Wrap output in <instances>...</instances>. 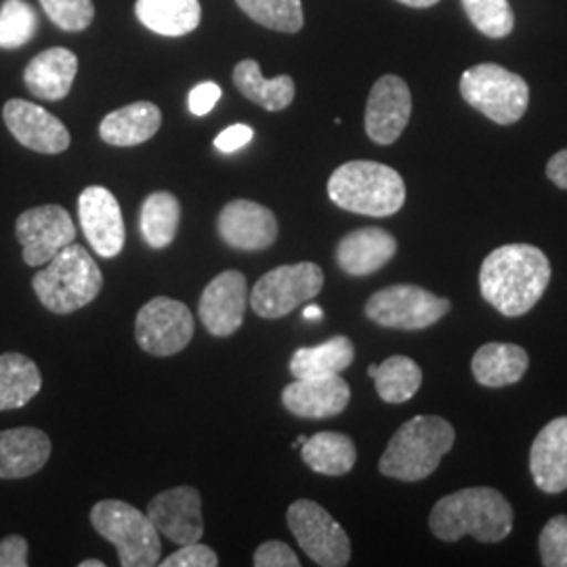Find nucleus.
Masks as SVG:
<instances>
[{
    "mask_svg": "<svg viewBox=\"0 0 567 567\" xmlns=\"http://www.w3.org/2000/svg\"><path fill=\"white\" fill-rule=\"evenodd\" d=\"M529 473L534 484L547 494L567 489V416L550 421L536 435L529 450Z\"/></svg>",
    "mask_w": 567,
    "mask_h": 567,
    "instance_id": "obj_21",
    "label": "nucleus"
},
{
    "mask_svg": "<svg viewBox=\"0 0 567 567\" xmlns=\"http://www.w3.org/2000/svg\"><path fill=\"white\" fill-rule=\"evenodd\" d=\"M351 400V389L339 374L322 379H295L284 386L282 404L290 414L309 421L332 419L344 412Z\"/></svg>",
    "mask_w": 567,
    "mask_h": 567,
    "instance_id": "obj_19",
    "label": "nucleus"
},
{
    "mask_svg": "<svg viewBox=\"0 0 567 567\" xmlns=\"http://www.w3.org/2000/svg\"><path fill=\"white\" fill-rule=\"evenodd\" d=\"M412 116V95L404 79L386 74L374 82L365 103V135L377 145H391Z\"/></svg>",
    "mask_w": 567,
    "mask_h": 567,
    "instance_id": "obj_13",
    "label": "nucleus"
},
{
    "mask_svg": "<svg viewBox=\"0 0 567 567\" xmlns=\"http://www.w3.org/2000/svg\"><path fill=\"white\" fill-rule=\"evenodd\" d=\"M452 303L414 284L386 286L365 303V318L395 330H425L450 313Z\"/></svg>",
    "mask_w": 567,
    "mask_h": 567,
    "instance_id": "obj_9",
    "label": "nucleus"
},
{
    "mask_svg": "<svg viewBox=\"0 0 567 567\" xmlns=\"http://www.w3.org/2000/svg\"><path fill=\"white\" fill-rule=\"evenodd\" d=\"M379 398L386 404H405L423 385V370L405 355H391L374 374Z\"/></svg>",
    "mask_w": 567,
    "mask_h": 567,
    "instance_id": "obj_32",
    "label": "nucleus"
},
{
    "mask_svg": "<svg viewBox=\"0 0 567 567\" xmlns=\"http://www.w3.org/2000/svg\"><path fill=\"white\" fill-rule=\"evenodd\" d=\"M547 177L555 183L559 189H567V147L550 156L547 164Z\"/></svg>",
    "mask_w": 567,
    "mask_h": 567,
    "instance_id": "obj_43",
    "label": "nucleus"
},
{
    "mask_svg": "<svg viewBox=\"0 0 567 567\" xmlns=\"http://www.w3.org/2000/svg\"><path fill=\"white\" fill-rule=\"evenodd\" d=\"M163 124V112L152 102H135L110 112L100 124V137L116 147L150 142Z\"/></svg>",
    "mask_w": 567,
    "mask_h": 567,
    "instance_id": "obj_24",
    "label": "nucleus"
},
{
    "mask_svg": "<svg viewBox=\"0 0 567 567\" xmlns=\"http://www.w3.org/2000/svg\"><path fill=\"white\" fill-rule=\"evenodd\" d=\"M463 7L466 18L487 39H505L515 28L508 0H463Z\"/></svg>",
    "mask_w": 567,
    "mask_h": 567,
    "instance_id": "obj_35",
    "label": "nucleus"
},
{
    "mask_svg": "<svg viewBox=\"0 0 567 567\" xmlns=\"http://www.w3.org/2000/svg\"><path fill=\"white\" fill-rule=\"evenodd\" d=\"M0 567H28V543L23 536H7L0 540Z\"/></svg>",
    "mask_w": 567,
    "mask_h": 567,
    "instance_id": "obj_41",
    "label": "nucleus"
},
{
    "mask_svg": "<svg viewBox=\"0 0 567 567\" xmlns=\"http://www.w3.org/2000/svg\"><path fill=\"white\" fill-rule=\"evenodd\" d=\"M303 318L305 320H322L324 311L318 305H309V307H305Z\"/></svg>",
    "mask_w": 567,
    "mask_h": 567,
    "instance_id": "obj_44",
    "label": "nucleus"
},
{
    "mask_svg": "<svg viewBox=\"0 0 567 567\" xmlns=\"http://www.w3.org/2000/svg\"><path fill=\"white\" fill-rule=\"evenodd\" d=\"M102 286V269L81 244L65 246L32 278L42 307L60 316L93 303Z\"/></svg>",
    "mask_w": 567,
    "mask_h": 567,
    "instance_id": "obj_5",
    "label": "nucleus"
},
{
    "mask_svg": "<svg viewBox=\"0 0 567 567\" xmlns=\"http://www.w3.org/2000/svg\"><path fill=\"white\" fill-rule=\"evenodd\" d=\"M398 252V240L383 227H360L337 246V264L347 276H370L383 269Z\"/></svg>",
    "mask_w": 567,
    "mask_h": 567,
    "instance_id": "obj_20",
    "label": "nucleus"
},
{
    "mask_svg": "<svg viewBox=\"0 0 567 567\" xmlns=\"http://www.w3.org/2000/svg\"><path fill=\"white\" fill-rule=\"evenodd\" d=\"M41 389V370L30 358L16 351L0 355V412L30 404Z\"/></svg>",
    "mask_w": 567,
    "mask_h": 567,
    "instance_id": "obj_30",
    "label": "nucleus"
},
{
    "mask_svg": "<svg viewBox=\"0 0 567 567\" xmlns=\"http://www.w3.org/2000/svg\"><path fill=\"white\" fill-rule=\"evenodd\" d=\"M328 196L343 210L381 219L402 210L405 183L402 175L386 164L353 161L330 175Z\"/></svg>",
    "mask_w": 567,
    "mask_h": 567,
    "instance_id": "obj_4",
    "label": "nucleus"
},
{
    "mask_svg": "<svg viewBox=\"0 0 567 567\" xmlns=\"http://www.w3.org/2000/svg\"><path fill=\"white\" fill-rule=\"evenodd\" d=\"M454 426L442 416H414L395 431L379 471L400 482H423L454 446Z\"/></svg>",
    "mask_w": 567,
    "mask_h": 567,
    "instance_id": "obj_3",
    "label": "nucleus"
},
{
    "mask_svg": "<svg viewBox=\"0 0 567 567\" xmlns=\"http://www.w3.org/2000/svg\"><path fill=\"white\" fill-rule=\"evenodd\" d=\"M244 13L269 30L295 34L303 28L301 0H236Z\"/></svg>",
    "mask_w": 567,
    "mask_h": 567,
    "instance_id": "obj_33",
    "label": "nucleus"
},
{
    "mask_svg": "<svg viewBox=\"0 0 567 567\" xmlns=\"http://www.w3.org/2000/svg\"><path fill=\"white\" fill-rule=\"evenodd\" d=\"M252 137H255V131L248 124H234L217 135L215 147L224 154H234V152L243 150L244 145H248Z\"/></svg>",
    "mask_w": 567,
    "mask_h": 567,
    "instance_id": "obj_42",
    "label": "nucleus"
},
{
    "mask_svg": "<svg viewBox=\"0 0 567 567\" xmlns=\"http://www.w3.org/2000/svg\"><path fill=\"white\" fill-rule=\"evenodd\" d=\"M513 507L494 487H465L437 501L429 527L442 543L473 536L477 543H501L513 529Z\"/></svg>",
    "mask_w": 567,
    "mask_h": 567,
    "instance_id": "obj_2",
    "label": "nucleus"
},
{
    "mask_svg": "<svg viewBox=\"0 0 567 567\" xmlns=\"http://www.w3.org/2000/svg\"><path fill=\"white\" fill-rule=\"evenodd\" d=\"M234 82L246 100L261 105L267 112H282L295 102V81L286 74L267 81L261 74V65L255 60H244L236 65Z\"/></svg>",
    "mask_w": 567,
    "mask_h": 567,
    "instance_id": "obj_29",
    "label": "nucleus"
},
{
    "mask_svg": "<svg viewBox=\"0 0 567 567\" xmlns=\"http://www.w3.org/2000/svg\"><path fill=\"white\" fill-rule=\"evenodd\" d=\"M529 358L524 347L515 343H487L473 355L471 370L475 381L487 389L515 385L524 379Z\"/></svg>",
    "mask_w": 567,
    "mask_h": 567,
    "instance_id": "obj_25",
    "label": "nucleus"
},
{
    "mask_svg": "<svg viewBox=\"0 0 567 567\" xmlns=\"http://www.w3.org/2000/svg\"><path fill=\"white\" fill-rule=\"evenodd\" d=\"M221 100V86L215 82H200L189 93V112L194 116H206Z\"/></svg>",
    "mask_w": 567,
    "mask_h": 567,
    "instance_id": "obj_40",
    "label": "nucleus"
},
{
    "mask_svg": "<svg viewBox=\"0 0 567 567\" xmlns=\"http://www.w3.org/2000/svg\"><path fill=\"white\" fill-rule=\"evenodd\" d=\"M91 524L100 536L116 547L122 567L161 564V532L147 513L122 501H102L91 508Z\"/></svg>",
    "mask_w": 567,
    "mask_h": 567,
    "instance_id": "obj_6",
    "label": "nucleus"
},
{
    "mask_svg": "<svg viewBox=\"0 0 567 567\" xmlns=\"http://www.w3.org/2000/svg\"><path fill=\"white\" fill-rule=\"evenodd\" d=\"M2 118L18 142L39 154H61L70 147V131L42 105L11 100L2 107Z\"/></svg>",
    "mask_w": 567,
    "mask_h": 567,
    "instance_id": "obj_18",
    "label": "nucleus"
},
{
    "mask_svg": "<svg viewBox=\"0 0 567 567\" xmlns=\"http://www.w3.org/2000/svg\"><path fill=\"white\" fill-rule=\"evenodd\" d=\"M81 567H105V564L97 559H86V561H81Z\"/></svg>",
    "mask_w": 567,
    "mask_h": 567,
    "instance_id": "obj_46",
    "label": "nucleus"
},
{
    "mask_svg": "<svg viewBox=\"0 0 567 567\" xmlns=\"http://www.w3.org/2000/svg\"><path fill=\"white\" fill-rule=\"evenodd\" d=\"M79 74V58L63 47L39 53L25 65L23 82L28 91L42 102H60L72 91Z\"/></svg>",
    "mask_w": 567,
    "mask_h": 567,
    "instance_id": "obj_23",
    "label": "nucleus"
},
{
    "mask_svg": "<svg viewBox=\"0 0 567 567\" xmlns=\"http://www.w3.org/2000/svg\"><path fill=\"white\" fill-rule=\"evenodd\" d=\"M79 219L86 240L100 257L114 259L121 255L124 246V221L121 204L110 189L102 185H91L82 189Z\"/></svg>",
    "mask_w": 567,
    "mask_h": 567,
    "instance_id": "obj_16",
    "label": "nucleus"
},
{
    "mask_svg": "<svg viewBox=\"0 0 567 567\" xmlns=\"http://www.w3.org/2000/svg\"><path fill=\"white\" fill-rule=\"evenodd\" d=\"M39 16L25 0H4L0 4V49L13 51L34 39Z\"/></svg>",
    "mask_w": 567,
    "mask_h": 567,
    "instance_id": "obj_34",
    "label": "nucleus"
},
{
    "mask_svg": "<svg viewBox=\"0 0 567 567\" xmlns=\"http://www.w3.org/2000/svg\"><path fill=\"white\" fill-rule=\"evenodd\" d=\"M217 231L227 246L244 252H259L274 246L280 227L276 215L264 204L231 200L219 213Z\"/></svg>",
    "mask_w": 567,
    "mask_h": 567,
    "instance_id": "obj_17",
    "label": "nucleus"
},
{
    "mask_svg": "<svg viewBox=\"0 0 567 567\" xmlns=\"http://www.w3.org/2000/svg\"><path fill=\"white\" fill-rule=\"evenodd\" d=\"M135 11L143 25L161 37H185L203 18L198 0H137Z\"/></svg>",
    "mask_w": 567,
    "mask_h": 567,
    "instance_id": "obj_26",
    "label": "nucleus"
},
{
    "mask_svg": "<svg viewBox=\"0 0 567 567\" xmlns=\"http://www.w3.org/2000/svg\"><path fill=\"white\" fill-rule=\"evenodd\" d=\"M147 517L156 529L177 545L203 538V498L196 487L179 486L161 492L147 505Z\"/></svg>",
    "mask_w": 567,
    "mask_h": 567,
    "instance_id": "obj_15",
    "label": "nucleus"
},
{
    "mask_svg": "<svg viewBox=\"0 0 567 567\" xmlns=\"http://www.w3.org/2000/svg\"><path fill=\"white\" fill-rule=\"evenodd\" d=\"M135 337L137 344L150 355H175L194 339V316L182 301L156 297L140 309Z\"/></svg>",
    "mask_w": 567,
    "mask_h": 567,
    "instance_id": "obj_11",
    "label": "nucleus"
},
{
    "mask_svg": "<svg viewBox=\"0 0 567 567\" xmlns=\"http://www.w3.org/2000/svg\"><path fill=\"white\" fill-rule=\"evenodd\" d=\"M255 567H299L301 561L295 550L280 540H269L255 550Z\"/></svg>",
    "mask_w": 567,
    "mask_h": 567,
    "instance_id": "obj_39",
    "label": "nucleus"
},
{
    "mask_svg": "<svg viewBox=\"0 0 567 567\" xmlns=\"http://www.w3.org/2000/svg\"><path fill=\"white\" fill-rule=\"evenodd\" d=\"M355 360V347L347 337H332L316 347H301L292 353L290 374L295 379H322L341 374Z\"/></svg>",
    "mask_w": 567,
    "mask_h": 567,
    "instance_id": "obj_27",
    "label": "nucleus"
},
{
    "mask_svg": "<svg viewBox=\"0 0 567 567\" xmlns=\"http://www.w3.org/2000/svg\"><path fill=\"white\" fill-rule=\"evenodd\" d=\"M42 11L60 30L82 32L95 18L93 0H41Z\"/></svg>",
    "mask_w": 567,
    "mask_h": 567,
    "instance_id": "obj_36",
    "label": "nucleus"
},
{
    "mask_svg": "<svg viewBox=\"0 0 567 567\" xmlns=\"http://www.w3.org/2000/svg\"><path fill=\"white\" fill-rule=\"evenodd\" d=\"M461 95L471 107L496 124H515L529 105L527 82L496 63H480L461 76Z\"/></svg>",
    "mask_w": 567,
    "mask_h": 567,
    "instance_id": "obj_7",
    "label": "nucleus"
},
{
    "mask_svg": "<svg viewBox=\"0 0 567 567\" xmlns=\"http://www.w3.org/2000/svg\"><path fill=\"white\" fill-rule=\"evenodd\" d=\"M538 550L545 567H567V515L548 519L538 538Z\"/></svg>",
    "mask_w": 567,
    "mask_h": 567,
    "instance_id": "obj_37",
    "label": "nucleus"
},
{
    "mask_svg": "<svg viewBox=\"0 0 567 567\" xmlns=\"http://www.w3.org/2000/svg\"><path fill=\"white\" fill-rule=\"evenodd\" d=\"M179 219H182V204L171 192L150 194L143 200L142 217H140L143 240L156 250L166 248L179 231Z\"/></svg>",
    "mask_w": 567,
    "mask_h": 567,
    "instance_id": "obj_31",
    "label": "nucleus"
},
{
    "mask_svg": "<svg viewBox=\"0 0 567 567\" xmlns=\"http://www.w3.org/2000/svg\"><path fill=\"white\" fill-rule=\"evenodd\" d=\"M286 522L297 538L299 547L305 555L322 567H343L351 559V543L339 522L313 501H295L288 513Z\"/></svg>",
    "mask_w": 567,
    "mask_h": 567,
    "instance_id": "obj_10",
    "label": "nucleus"
},
{
    "mask_svg": "<svg viewBox=\"0 0 567 567\" xmlns=\"http://www.w3.org/2000/svg\"><path fill=\"white\" fill-rule=\"evenodd\" d=\"M305 442H307V437H305V435H299V440L292 444V447H301L303 446Z\"/></svg>",
    "mask_w": 567,
    "mask_h": 567,
    "instance_id": "obj_48",
    "label": "nucleus"
},
{
    "mask_svg": "<svg viewBox=\"0 0 567 567\" xmlns=\"http://www.w3.org/2000/svg\"><path fill=\"white\" fill-rule=\"evenodd\" d=\"M51 458L49 435L34 426L0 431V480L32 477Z\"/></svg>",
    "mask_w": 567,
    "mask_h": 567,
    "instance_id": "obj_22",
    "label": "nucleus"
},
{
    "mask_svg": "<svg viewBox=\"0 0 567 567\" xmlns=\"http://www.w3.org/2000/svg\"><path fill=\"white\" fill-rule=\"evenodd\" d=\"M377 370H379V364H370L368 365V374L374 379V374H377Z\"/></svg>",
    "mask_w": 567,
    "mask_h": 567,
    "instance_id": "obj_47",
    "label": "nucleus"
},
{
    "mask_svg": "<svg viewBox=\"0 0 567 567\" xmlns=\"http://www.w3.org/2000/svg\"><path fill=\"white\" fill-rule=\"evenodd\" d=\"M16 236L23 248V261L30 267L49 264L65 246L76 240L72 215L60 204H44L21 213Z\"/></svg>",
    "mask_w": 567,
    "mask_h": 567,
    "instance_id": "obj_12",
    "label": "nucleus"
},
{
    "mask_svg": "<svg viewBox=\"0 0 567 567\" xmlns=\"http://www.w3.org/2000/svg\"><path fill=\"white\" fill-rule=\"evenodd\" d=\"M548 284L547 255L532 244H505L492 250L480 269L482 297L505 318L526 316Z\"/></svg>",
    "mask_w": 567,
    "mask_h": 567,
    "instance_id": "obj_1",
    "label": "nucleus"
},
{
    "mask_svg": "<svg viewBox=\"0 0 567 567\" xmlns=\"http://www.w3.org/2000/svg\"><path fill=\"white\" fill-rule=\"evenodd\" d=\"M248 297L250 295L244 274L238 269L221 271L204 288L198 303V316L204 328L217 339H225L238 332L244 324Z\"/></svg>",
    "mask_w": 567,
    "mask_h": 567,
    "instance_id": "obj_14",
    "label": "nucleus"
},
{
    "mask_svg": "<svg viewBox=\"0 0 567 567\" xmlns=\"http://www.w3.org/2000/svg\"><path fill=\"white\" fill-rule=\"evenodd\" d=\"M398 2H402L405 7H414V9H426V7L437 4L440 0H398Z\"/></svg>",
    "mask_w": 567,
    "mask_h": 567,
    "instance_id": "obj_45",
    "label": "nucleus"
},
{
    "mask_svg": "<svg viewBox=\"0 0 567 567\" xmlns=\"http://www.w3.org/2000/svg\"><path fill=\"white\" fill-rule=\"evenodd\" d=\"M324 288V271L320 265H282L267 271L255 284L248 301L252 311L265 320H278L292 313L297 307L316 299Z\"/></svg>",
    "mask_w": 567,
    "mask_h": 567,
    "instance_id": "obj_8",
    "label": "nucleus"
},
{
    "mask_svg": "<svg viewBox=\"0 0 567 567\" xmlns=\"http://www.w3.org/2000/svg\"><path fill=\"white\" fill-rule=\"evenodd\" d=\"M163 567H217L219 566V557L217 553L200 543H189L182 545V548L173 555H168L166 559L161 561Z\"/></svg>",
    "mask_w": 567,
    "mask_h": 567,
    "instance_id": "obj_38",
    "label": "nucleus"
},
{
    "mask_svg": "<svg viewBox=\"0 0 567 567\" xmlns=\"http://www.w3.org/2000/svg\"><path fill=\"white\" fill-rule=\"evenodd\" d=\"M301 456L311 471L328 477H341L355 466L358 450L349 435L337 431H320L307 437L301 446Z\"/></svg>",
    "mask_w": 567,
    "mask_h": 567,
    "instance_id": "obj_28",
    "label": "nucleus"
}]
</instances>
